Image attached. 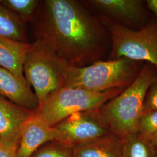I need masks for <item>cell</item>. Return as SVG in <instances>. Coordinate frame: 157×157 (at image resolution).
I'll return each mask as SVG.
<instances>
[{
	"label": "cell",
	"instance_id": "cell-8",
	"mask_svg": "<svg viewBox=\"0 0 157 157\" xmlns=\"http://www.w3.org/2000/svg\"><path fill=\"white\" fill-rule=\"evenodd\" d=\"M59 133L34 112L23 123L17 146V157H31L41 147L58 141Z\"/></svg>",
	"mask_w": 157,
	"mask_h": 157
},
{
	"label": "cell",
	"instance_id": "cell-11",
	"mask_svg": "<svg viewBox=\"0 0 157 157\" xmlns=\"http://www.w3.org/2000/svg\"><path fill=\"white\" fill-rule=\"evenodd\" d=\"M33 112L0 95V143L17 147L22 124Z\"/></svg>",
	"mask_w": 157,
	"mask_h": 157
},
{
	"label": "cell",
	"instance_id": "cell-2",
	"mask_svg": "<svg viewBox=\"0 0 157 157\" xmlns=\"http://www.w3.org/2000/svg\"><path fill=\"white\" fill-rule=\"evenodd\" d=\"M156 78L157 67L144 63L132 83L98 109L113 134L123 139L137 132L146 93Z\"/></svg>",
	"mask_w": 157,
	"mask_h": 157
},
{
	"label": "cell",
	"instance_id": "cell-6",
	"mask_svg": "<svg viewBox=\"0 0 157 157\" xmlns=\"http://www.w3.org/2000/svg\"><path fill=\"white\" fill-rule=\"evenodd\" d=\"M124 90L95 92L63 87L49 96L34 112L53 127L73 113L100 109Z\"/></svg>",
	"mask_w": 157,
	"mask_h": 157
},
{
	"label": "cell",
	"instance_id": "cell-18",
	"mask_svg": "<svg viewBox=\"0 0 157 157\" xmlns=\"http://www.w3.org/2000/svg\"><path fill=\"white\" fill-rule=\"evenodd\" d=\"M137 132L150 137L157 133V110L143 112L137 126Z\"/></svg>",
	"mask_w": 157,
	"mask_h": 157
},
{
	"label": "cell",
	"instance_id": "cell-1",
	"mask_svg": "<svg viewBox=\"0 0 157 157\" xmlns=\"http://www.w3.org/2000/svg\"><path fill=\"white\" fill-rule=\"evenodd\" d=\"M37 39L43 41L70 67L102 61L108 33L101 19L75 0L40 2L34 18Z\"/></svg>",
	"mask_w": 157,
	"mask_h": 157
},
{
	"label": "cell",
	"instance_id": "cell-21",
	"mask_svg": "<svg viewBox=\"0 0 157 157\" xmlns=\"http://www.w3.org/2000/svg\"><path fill=\"white\" fill-rule=\"evenodd\" d=\"M146 3L147 8L153 12L157 17V0H147Z\"/></svg>",
	"mask_w": 157,
	"mask_h": 157
},
{
	"label": "cell",
	"instance_id": "cell-20",
	"mask_svg": "<svg viewBox=\"0 0 157 157\" xmlns=\"http://www.w3.org/2000/svg\"><path fill=\"white\" fill-rule=\"evenodd\" d=\"M17 147L0 143V157H17Z\"/></svg>",
	"mask_w": 157,
	"mask_h": 157
},
{
	"label": "cell",
	"instance_id": "cell-13",
	"mask_svg": "<svg viewBox=\"0 0 157 157\" xmlns=\"http://www.w3.org/2000/svg\"><path fill=\"white\" fill-rule=\"evenodd\" d=\"M32 44L23 43L0 36V67H3L19 78L23 75L25 57Z\"/></svg>",
	"mask_w": 157,
	"mask_h": 157
},
{
	"label": "cell",
	"instance_id": "cell-12",
	"mask_svg": "<svg viewBox=\"0 0 157 157\" xmlns=\"http://www.w3.org/2000/svg\"><path fill=\"white\" fill-rule=\"evenodd\" d=\"M73 157H124L123 141L113 133L72 147Z\"/></svg>",
	"mask_w": 157,
	"mask_h": 157
},
{
	"label": "cell",
	"instance_id": "cell-15",
	"mask_svg": "<svg viewBox=\"0 0 157 157\" xmlns=\"http://www.w3.org/2000/svg\"><path fill=\"white\" fill-rule=\"evenodd\" d=\"M124 157H157L149 138L136 132L122 139Z\"/></svg>",
	"mask_w": 157,
	"mask_h": 157
},
{
	"label": "cell",
	"instance_id": "cell-7",
	"mask_svg": "<svg viewBox=\"0 0 157 157\" xmlns=\"http://www.w3.org/2000/svg\"><path fill=\"white\" fill-rule=\"evenodd\" d=\"M53 127L59 133L58 141L72 147L112 133L98 109L73 113Z\"/></svg>",
	"mask_w": 157,
	"mask_h": 157
},
{
	"label": "cell",
	"instance_id": "cell-19",
	"mask_svg": "<svg viewBox=\"0 0 157 157\" xmlns=\"http://www.w3.org/2000/svg\"><path fill=\"white\" fill-rule=\"evenodd\" d=\"M157 110V78L152 83L146 93L143 112Z\"/></svg>",
	"mask_w": 157,
	"mask_h": 157
},
{
	"label": "cell",
	"instance_id": "cell-10",
	"mask_svg": "<svg viewBox=\"0 0 157 157\" xmlns=\"http://www.w3.org/2000/svg\"><path fill=\"white\" fill-rule=\"evenodd\" d=\"M0 95L19 107L34 111L39 101L26 78H19L0 67Z\"/></svg>",
	"mask_w": 157,
	"mask_h": 157
},
{
	"label": "cell",
	"instance_id": "cell-22",
	"mask_svg": "<svg viewBox=\"0 0 157 157\" xmlns=\"http://www.w3.org/2000/svg\"><path fill=\"white\" fill-rule=\"evenodd\" d=\"M148 138H149L152 146L154 147V148H155V151H156L157 153V133L154 135H152L151 137H150Z\"/></svg>",
	"mask_w": 157,
	"mask_h": 157
},
{
	"label": "cell",
	"instance_id": "cell-9",
	"mask_svg": "<svg viewBox=\"0 0 157 157\" xmlns=\"http://www.w3.org/2000/svg\"><path fill=\"white\" fill-rule=\"evenodd\" d=\"M89 3L114 22L129 28L144 22L145 4L141 0H93Z\"/></svg>",
	"mask_w": 157,
	"mask_h": 157
},
{
	"label": "cell",
	"instance_id": "cell-5",
	"mask_svg": "<svg viewBox=\"0 0 157 157\" xmlns=\"http://www.w3.org/2000/svg\"><path fill=\"white\" fill-rule=\"evenodd\" d=\"M101 21L111 41L109 59L126 58L150 63L157 67V21L153 20L139 30L114 22L105 17Z\"/></svg>",
	"mask_w": 157,
	"mask_h": 157
},
{
	"label": "cell",
	"instance_id": "cell-4",
	"mask_svg": "<svg viewBox=\"0 0 157 157\" xmlns=\"http://www.w3.org/2000/svg\"><path fill=\"white\" fill-rule=\"evenodd\" d=\"M69 67L41 40L32 43L25 57L23 73L39 105L52 94L66 87Z\"/></svg>",
	"mask_w": 157,
	"mask_h": 157
},
{
	"label": "cell",
	"instance_id": "cell-17",
	"mask_svg": "<svg viewBox=\"0 0 157 157\" xmlns=\"http://www.w3.org/2000/svg\"><path fill=\"white\" fill-rule=\"evenodd\" d=\"M31 157H73L72 147L58 141H52L41 147Z\"/></svg>",
	"mask_w": 157,
	"mask_h": 157
},
{
	"label": "cell",
	"instance_id": "cell-14",
	"mask_svg": "<svg viewBox=\"0 0 157 157\" xmlns=\"http://www.w3.org/2000/svg\"><path fill=\"white\" fill-rule=\"evenodd\" d=\"M0 36L28 43L25 23L0 4Z\"/></svg>",
	"mask_w": 157,
	"mask_h": 157
},
{
	"label": "cell",
	"instance_id": "cell-3",
	"mask_svg": "<svg viewBox=\"0 0 157 157\" xmlns=\"http://www.w3.org/2000/svg\"><path fill=\"white\" fill-rule=\"evenodd\" d=\"M144 63L121 58L99 61L84 67L69 66L65 87L95 92L124 89L137 78Z\"/></svg>",
	"mask_w": 157,
	"mask_h": 157
},
{
	"label": "cell",
	"instance_id": "cell-16",
	"mask_svg": "<svg viewBox=\"0 0 157 157\" xmlns=\"http://www.w3.org/2000/svg\"><path fill=\"white\" fill-rule=\"evenodd\" d=\"M40 1L38 0H0V4L12 12L24 23L33 21Z\"/></svg>",
	"mask_w": 157,
	"mask_h": 157
}]
</instances>
